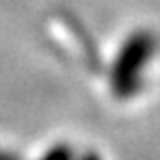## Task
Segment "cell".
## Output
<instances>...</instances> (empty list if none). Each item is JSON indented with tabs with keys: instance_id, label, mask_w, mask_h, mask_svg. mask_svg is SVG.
Returning <instances> with one entry per match:
<instances>
[{
	"instance_id": "3957f363",
	"label": "cell",
	"mask_w": 160,
	"mask_h": 160,
	"mask_svg": "<svg viewBox=\"0 0 160 160\" xmlns=\"http://www.w3.org/2000/svg\"><path fill=\"white\" fill-rule=\"evenodd\" d=\"M79 160H102V158H100L96 152H86V154H83V156H81Z\"/></svg>"
},
{
	"instance_id": "277c9868",
	"label": "cell",
	"mask_w": 160,
	"mask_h": 160,
	"mask_svg": "<svg viewBox=\"0 0 160 160\" xmlns=\"http://www.w3.org/2000/svg\"><path fill=\"white\" fill-rule=\"evenodd\" d=\"M0 160H17V158H15V156H9V154H2V152H0Z\"/></svg>"
},
{
	"instance_id": "6da1fadb",
	"label": "cell",
	"mask_w": 160,
	"mask_h": 160,
	"mask_svg": "<svg viewBox=\"0 0 160 160\" xmlns=\"http://www.w3.org/2000/svg\"><path fill=\"white\" fill-rule=\"evenodd\" d=\"M156 49V38L148 30L132 32L120 47L113 68H111V88L118 98L135 96L141 86L143 68L149 64Z\"/></svg>"
},
{
	"instance_id": "7a4b0ae2",
	"label": "cell",
	"mask_w": 160,
	"mask_h": 160,
	"mask_svg": "<svg viewBox=\"0 0 160 160\" xmlns=\"http://www.w3.org/2000/svg\"><path fill=\"white\" fill-rule=\"evenodd\" d=\"M38 160H75V152L68 143H56L49 148Z\"/></svg>"
}]
</instances>
